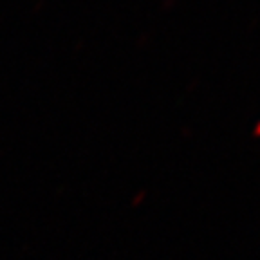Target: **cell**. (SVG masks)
I'll use <instances>...</instances> for the list:
<instances>
[{"mask_svg":"<svg viewBox=\"0 0 260 260\" xmlns=\"http://www.w3.org/2000/svg\"><path fill=\"white\" fill-rule=\"evenodd\" d=\"M253 136H260V121L255 125V130H253Z\"/></svg>","mask_w":260,"mask_h":260,"instance_id":"obj_1","label":"cell"}]
</instances>
